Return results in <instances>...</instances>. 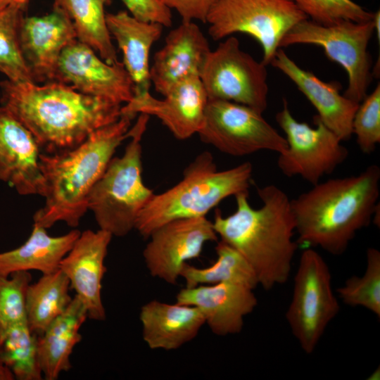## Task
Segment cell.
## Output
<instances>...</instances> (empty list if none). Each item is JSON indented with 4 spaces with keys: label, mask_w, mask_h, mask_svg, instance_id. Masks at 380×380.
<instances>
[{
    "label": "cell",
    "mask_w": 380,
    "mask_h": 380,
    "mask_svg": "<svg viewBox=\"0 0 380 380\" xmlns=\"http://www.w3.org/2000/svg\"><path fill=\"white\" fill-rule=\"evenodd\" d=\"M31 280L27 271L8 277L0 274V336L11 327L27 321L26 293Z\"/></svg>",
    "instance_id": "obj_32"
},
{
    "label": "cell",
    "mask_w": 380,
    "mask_h": 380,
    "mask_svg": "<svg viewBox=\"0 0 380 380\" xmlns=\"http://www.w3.org/2000/svg\"><path fill=\"white\" fill-rule=\"evenodd\" d=\"M15 379L11 370L4 364L0 357V380Z\"/></svg>",
    "instance_id": "obj_37"
},
{
    "label": "cell",
    "mask_w": 380,
    "mask_h": 380,
    "mask_svg": "<svg viewBox=\"0 0 380 380\" xmlns=\"http://www.w3.org/2000/svg\"><path fill=\"white\" fill-rule=\"evenodd\" d=\"M54 81L120 105L130 102L134 96L133 82L123 63H106L78 39L62 51Z\"/></svg>",
    "instance_id": "obj_13"
},
{
    "label": "cell",
    "mask_w": 380,
    "mask_h": 380,
    "mask_svg": "<svg viewBox=\"0 0 380 380\" xmlns=\"http://www.w3.org/2000/svg\"><path fill=\"white\" fill-rule=\"evenodd\" d=\"M374 31L373 19L362 23L341 20L327 25L306 19L284 37L280 47L298 44L322 47L327 58L347 72L348 87L343 95L360 103L367 95L372 77L367 48Z\"/></svg>",
    "instance_id": "obj_9"
},
{
    "label": "cell",
    "mask_w": 380,
    "mask_h": 380,
    "mask_svg": "<svg viewBox=\"0 0 380 380\" xmlns=\"http://www.w3.org/2000/svg\"><path fill=\"white\" fill-rule=\"evenodd\" d=\"M25 7L0 8V72L15 82H34L20 44V27Z\"/></svg>",
    "instance_id": "obj_30"
},
{
    "label": "cell",
    "mask_w": 380,
    "mask_h": 380,
    "mask_svg": "<svg viewBox=\"0 0 380 380\" xmlns=\"http://www.w3.org/2000/svg\"><path fill=\"white\" fill-rule=\"evenodd\" d=\"M198 134L202 141L235 157L260 151L280 153L287 148L285 137L262 113L229 101L208 100Z\"/></svg>",
    "instance_id": "obj_12"
},
{
    "label": "cell",
    "mask_w": 380,
    "mask_h": 380,
    "mask_svg": "<svg viewBox=\"0 0 380 380\" xmlns=\"http://www.w3.org/2000/svg\"><path fill=\"white\" fill-rule=\"evenodd\" d=\"M270 64L286 75L317 110L315 115L342 141L353 135L352 123L359 103L341 94L337 82H324L300 68L281 48Z\"/></svg>",
    "instance_id": "obj_21"
},
{
    "label": "cell",
    "mask_w": 380,
    "mask_h": 380,
    "mask_svg": "<svg viewBox=\"0 0 380 380\" xmlns=\"http://www.w3.org/2000/svg\"><path fill=\"white\" fill-rule=\"evenodd\" d=\"M106 20L110 36L122 52V63L133 82L134 96L149 91V54L163 26L139 20L124 11L106 13Z\"/></svg>",
    "instance_id": "obj_23"
},
{
    "label": "cell",
    "mask_w": 380,
    "mask_h": 380,
    "mask_svg": "<svg viewBox=\"0 0 380 380\" xmlns=\"http://www.w3.org/2000/svg\"><path fill=\"white\" fill-rule=\"evenodd\" d=\"M75 39L72 22L56 6L43 16L23 17L20 27V48L34 83L54 81L62 51Z\"/></svg>",
    "instance_id": "obj_17"
},
{
    "label": "cell",
    "mask_w": 380,
    "mask_h": 380,
    "mask_svg": "<svg viewBox=\"0 0 380 380\" xmlns=\"http://www.w3.org/2000/svg\"><path fill=\"white\" fill-rule=\"evenodd\" d=\"M210 51L199 27L193 21L182 22L168 33L165 44L154 54L149 75L155 90L164 96L179 82L199 77Z\"/></svg>",
    "instance_id": "obj_20"
},
{
    "label": "cell",
    "mask_w": 380,
    "mask_h": 380,
    "mask_svg": "<svg viewBox=\"0 0 380 380\" xmlns=\"http://www.w3.org/2000/svg\"><path fill=\"white\" fill-rule=\"evenodd\" d=\"M275 119L284 132L287 143V148L279 153L277 159V166L285 176H300L315 185L348 158V150L334 132L316 116V127L296 120L286 99Z\"/></svg>",
    "instance_id": "obj_11"
},
{
    "label": "cell",
    "mask_w": 380,
    "mask_h": 380,
    "mask_svg": "<svg viewBox=\"0 0 380 380\" xmlns=\"http://www.w3.org/2000/svg\"><path fill=\"white\" fill-rule=\"evenodd\" d=\"M110 0H54L74 25L77 39L90 46L109 64L118 61L108 31L104 7Z\"/></svg>",
    "instance_id": "obj_26"
},
{
    "label": "cell",
    "mask_w": 380,
    "mask_h": 380,
    "mask_svg": "<svg viewBox=\"0 0 380 380\" xmlns=\"http://www.w3.org/2000/svg\"><path fill=\"white\" fill-rule=\"evenodd\" d=\"M253 166L245 162L218 171L212 154H199L177 184L153 194L139 213L135 228L144 238L159 227L175 220L205 217L224 198L248 192Z\"/></svg>",
    "instance_id": "obj_5"
},
{
    "label": "cell",
    "mask_w": 380,
    "mask_h": 380,
    "mask_svg": "<svg viewBox=\"0 0 380 380\" xmlns=\"http://www.w3.org/2000/svg\"><path fill=\"white\" fill-rule=\"evenodd\" d=\"M87 318L85 307L75 296L64 312L37 336L39 362L46 380H56L71 368L70 355L82 339L80 329Z\"/></svg>",
    "instance_id": "obj_24"
},
{
    "label": "cell",
    "mask_w": 380,
    "mask_h": 380,
    "mask_svg": "<svg viewBox=\"0 0 380 380\" xmlns=\"http://www.w3.org/2000/svg\"><path fill=\"white\" fill-rule=\"evenodd\" d=\"M353 134L360 150L365 154L374 151L380 142V85L359 103L354 115Z\"/></svg>",
    "instance_id": "obj_34"
},
{
    "label": "cell",
    "mask_w": 380,
    "mask_h": 380,
    "mask_svg": "<svg viewBox=\"0 0 380 380\" xmlns=\"http://www.w3.org/2000/svg\"><path fill=\"white\" fill-rule=\"evenodd\" d=\"M213 222L205 217L169 222L148 236L143 257L150 274L176 284L187 261L198 258L209 241H217Z\"/></svg>",
    "instance_id": "obj_14"
},
{
    "label": "cell",
    "mask_w": 380,
    "mask_h": 380,
    "mask_svg": "<svg viewBox=\"0 0 380 380\" xmlns=\"http://www.w3.org/2000/svg\"><path fill=\"white\" fill-rule=\"evenodd\" d=\"M112 237L109 232L100 229L80 232L59 265L70 288L85 307L88 318L96 321H103L106 316L101 299V282L106 272L104 262Z\"/></svg>",
    "instance_id": "obj_16"
},
{
    "label": "cell",
    "mask_w": 380,
    "mask_h": 380,
    "mask_svg": "<svg viewBox=\"0 0 380 380\" xmlns=\"http://www.w3.org/2000/svg\"><path fill=\"white\" fill-rule=\"evenodd\" d=\"M217 259L211 265L199 268L186 263L180 277L185 287L233 283L254 290L259 286L256 274L244 257L227 243L219 241L215 246Z\"/></svg>",
    "instance_id": "obj_28"
},
{
    "label": "cell",
    "mask_w": 380,
    "mask_h": 380,
    "mask_svg": "<svg viewBox=\"0 0 380 380\" xmlns=\"http://www.w3.org/2000/svg\"><path fill=\"white\" fill-rule=\"evenodd\" d=\"M262 205L253 208L248 192L235 196L236 210L223 216L215 210L213 225L220 240L239 251L250 264L259 286L269 291L289 279L298 243L291 199L274 184L258 188Z\"/></svg>",
    "instance_id": "obj_2"
},
{
    "label": "cell",
    "mask_w": 380,
    "mask_h": 380,
    "mask_svg": "<svg viewBox=\"0 0 380 380\" xmlns=\"http://www.w3.org/2000/svg\"><path fill=\"white\" fill-rule=\"evenodd\" d=\"M41 148L32 134L4 106H0V179L21 195L45 196Z\"/></svg>",
    "instance_id": "obj_18"
},
{
    "label": "cell",
    "mask_w": 380,
    "mask_h": 380,
    "mask_svg": "<svg viewBox=\"0 0 380 380\" xmlns=\"http://www.w3.org/2000/svg\"><path fill=\"white\" fill-rule=\"evenodd\" d=\"M176 302L196 307L218 336L240 333L245 317L258 305L253 289L233 283L184 287L177 293Z\"/></svg>",
    "instance_id": "obj_19"
},
{
    "label": "cell",
    "mask_w": 380,
    "mask_h": 380,
    "mask_svg": "<svg viewBox=\"0 0 380 380\" xmlns=\"http://www.w3.org/2000/svg\"><path fill=\"white\" fill-rule=\"evenodd\" d=\"M120 118L101 127L76 147L41 153L40 167L46 182V203L34 215V224L46 229L58 221L75 227L88 209L89 194L104 173L116 148L129 138L136 116L122 113Z\"/></svg>",
    "instance_id": "obj_4"
},
{
    "label": "cell",
    "mask_w": 380,
    "mask_h": 380,
    "mask_svg": "<svg viewBox=\"0 0 380 380\" xmlns=\"http://www.w3.org/2000/svg\"><path fill=\"white\" fill-rule=\"evenodd\" d=\"M135 18L158 23L163 27L172 25L171 10L162 0H121Z\"/></svg>",
    "instance_id": "obj_35"
},
{
    "label": "cell",
    "mask_w": 380,
    "mask_h": 380,
    "mask_svg": "<svg viewBox=\"0 0 380 380\" xmlns=\"http://www.w3.org/2000/svg\"><path fill=\"white\" fill-rule=\"evenodd\" d=\"M367 265L362 276H352L338 288L341 301L351 307H362L380 317V252L373 247L366 252Z\"/></svg>",
    "instance_id": "obj_31"
},
{
    "label": "cell",
    "mask_w": 380,
    "mask_h": 380,
    "mask_svg": "<svg viewBox=\"0 0 380 380\" xmlns=\"http://www.w3.org/2000/svg\"><path fill=\"white\" fill-rule=\"evenodd\" d=\"M308 19L291 0H217L206 23L214 40L244 33L261 45L264 65L270 64L284 37Z\"/></svg>",
    "instance_id": "obj_7"
},
{
    "label": "cell",
    "mask_w": 380,
    "mask_h": 380,
    "mask_svg": "<svg viewBox=\"0 0 380 380\" xmlns=\"http://www.w3.org/2000/svg\"><path fill=\"white\" fill-rule=\"evenodd\" d=\"M0 357L18 380H40L37 335L25 321L6 331L0 336Z\"/></svg>",
    "instance_id": "obj_29"
},
{
    "label": "cell",
    "mask_w": 380,
    "mask_h": 380,
    "mask_svg": "<svg viewBox=\"0 0 380 380\" xmlns=\"http://www.w3.org/2000/svg\"><path fill=\"white\" fill-rule=\"evenodd\" d=\"M340 311L327 263L314 248L301 253L285 317L306 354L312 353L328 325Z\"/></svg>",
    "instance_id": "obj_8"
},
{
    "label": "cell",
    "mask_w": 380,
    "mask_h": 380,
    "mask_svg": "<svg viewBox=\"0 0 380 380\" xmlns=\"http://www.w3.org/2000/svg\"><path fill=\"white\" fill-rule=\"evenodd\" d=\"M199 77L208 100L232 101L262 113L267 108L266 65L241 50L235 37L209 51Z\"/></svg>",
    "instance_id": "obj_10"
},
{
    "label": "cell",
    "mask_w": 380,
    "mask_h": 380,
    "mask_svg": "<svg viewBox=\"0 0 380 380\" xmlns=\"http://www.w3.org/2000/svg\"><path fill=\"white\" fill-rule=\"evenodd\" d=\"M158 99L149 91L134 96L121 112L144 113L158 118L179 140L189 139L201 129L208 99L198 76L186 78Z\"/></svg>",
    "instance_id": "obj_15"
},
{
    "label": "cell",
    "mask_w": 380,
    "mask_h": 380,
    "mask_svg": "<svg viewBox=\"0 0 380 380\" xmlns=\"http://www.w3.org/2000/svg\"><path fill=\"white\" fill-rule=\"evenodd\" d=\"M1 106L34 136L41 151L72 149L95 130L117 121L122 105L83 94L53 81L0 83Z\"/></svg>",
    "instance_id": "obj_1"
},
{
    "label": "cell",
    "mask_w": 380,
    "mask_h": 380,
    "mask_svg": "<svg viewBox=\"0 0 380 380\" xmlns=\"http://www.w3.org/2000/svg\"><path fill=\"white\" fill-rule=\"evenodd\" d=\"M29 0H0V8L15 4L26 6Z\"/></svg>",
    "instance_id": "obj_38"
},
{
    "label": "cell",
    "mask_w": 380,
    "mask_h": 380,
    "mask_svg": "<svg viewBox=\"0 0 380 380\" xmlns=\"http://www.w3.org/2000/svg\"><path fill=\"white\" fill-rule=\"evenodd\" d=\"M379 21H380V13H379V11H378L374 13L373 23H374V29L376 32L379 42L380 39Z\"/></svg>",
    "instance_id": "obj_39"
},
{
    "label": "cell",
    "mask_w": 380,
    "mask_h": 380,
    "mask_svg": "<svg viewBox=\"0 0 380 380\" xmlns=\"http://www.w3.org/2000/svg\"><path fill=\"white\" fill-rule=\"evenodd\" d=\"M139 319L142 337L148 348L167 351L192 341L205 324L203 315L196 307L156 300L141 308Z\"/></svg>",
    "instance_id": "obj_22"
},
{
    "label": "cell",
    "mask_w": 380,
    "mask_h": 380,
    "mask_svg": "<svg viewBox=\"0 0 380 380\" xmlns=\"http://www.w3.org/2000/svg\"><path fill=\"white\" fill-rule=\"evenodd\" d=\"M380 168L370 165L350 177L319 182L291 200L298 245L334 255L345 253L379 206Z\"/></svg>",
    "instance_id": "obj_3"
},
{
    "label": "cell",
    "mask_w": 380,
    "mask_h": 380,
    "mask_svg": "<svg viewBox=\"0 0 380 380\" xmlns=\"http://www.w3.org/2000/svg\"><path fill=\"white\" fill-rule=\"evenodd\" d=\"M149 117L139 113L129 130L131 140L124 154L110 160L88 196V209L94 213L99 229L113 236H125L135 228L139 213L154 194L141 175V142Z\"/></svg>",
    "instance_id": "obj_6"
},
{
    "label": "cell",
    "mask_w": 380,
    "mask_h": 380,
    "mask_svg": "<svg viewBox=\"0 0 380 380\" xmlns=\"http://www.w3.org/2000/svg\"><path fill=\"white\" fill-rule=\"evenodd\" d=\"M291 1L310 20L325 25L341 20L367 22L374 17V13L366 11L353 0Z\"/></svg>",
    "instance_id": "obj_33"
},
{
    "label": "cell",
    "mask_w": 380,
    "mask_h": 380,
    "mask_svg": "<svg viewBox=\"0 0 380 380\" xmlns=\"http://www.w3.org/2000/svg\"><path fill=\"white\" fill-rule=\"evenodd\" d=\"M217 0H162L170 10L175 9L182 22L194 20L206 23L208 15Z\"/></svg>",
    "instance_id": "obj_36"
},
{
    "label": "cell",
    "mask_w": 380,
    "mask_h": 380,
    "mask_svg": "<svg viewBox=\"0 0 380 380\" xmlns=\"http://www.w3.org/2000/svg\"><path fill=\"white\" fill-rule=\"evenodd\" d=\"M70 281L60 270L30 284L26 293L27 320L31 331L40 336L66 310L72 300Z\"/></svg>",
    "instance_id": "obj_27"
},
{
    "label": "cell",
    "mask_w": 380,
    "mask_h": 380,
    "mask_svg": "<svg viewBox=\"0 0 380 380\" xmlns=\"http://www.w3.org/2000/svg\"><path fill=\"white\" fill-rule=\"evenodd\" d=\"M80 234L76 229L60 236H51L46 228L34 223L31 234L23 245L0 252V274L8 277L16 272L30 270L46 274L56 271Z\"/></svg>",
    "instance_id": "obj_25"
}]
</instances>
